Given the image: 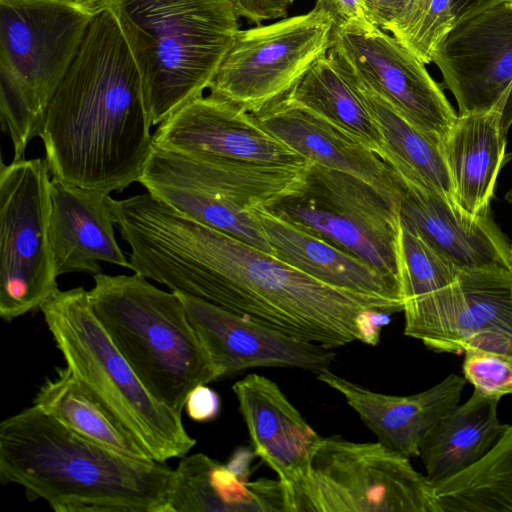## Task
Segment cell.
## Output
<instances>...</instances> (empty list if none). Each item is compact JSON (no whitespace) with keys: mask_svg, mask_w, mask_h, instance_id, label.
<instances>
[{"mask_svg":"<svg viewBox=\"0 0 512 512\" xmlns=\"http://www.w3.org/2000/svg\"><path fill=\"white\" fill-rule=\"evenodd\" d=\"M463 354V377L474 390L497 399L512 394V360L478 349Z\"/></svg>","mask_w":512,"mask_h":512,"instance_id":"1f68e13d","label":"cell"},{"mask_svg":"<svg viewBox=\"0 0 512 512\" xmlns=\"http://www.w3.org/2000/svg\"><path fill=\"white\" fill-rule=\"evenodd\" d=\"M96 12L74 0H0V112L23 158Z\"/></svg>","mask_w":512,"mask_h":512,"instance_id":"52a82bcc","label":"cell"},{"mask_svg":"<svg viewBox=\"0 0 512 512\" xmlns=\"http://www.w3.org/2000/svg\"><path fill=\"white\" fill-rule=\"evenodd\" d=\"M346 79L366 106L380 134L382 159L400 177L456 203L442 146L379 96Z\"/></svg>","mask_w":512,"mask_h":512,"instance_id":"484cf974","label":"cell"},{"mask_svg":"<svg viewBox=\"0 0 512 512\" xmlns=\"http://www.w3.org/2000/svg\"><path fill=\"white\" fill-rule=\"evenodd\" d=\"M287 96L381 157V137L366 106L327 54L309 68Z\"/></svg>","mask_w":512,"mask_h":512,"instance_id":"83f0119b","label":"cell"},{"mask_svg":"<svg viewBox=\"0 0 512 512\" xmlns=\"http://www.w3.org/2000/svg\"><path fill=\"white\" fill-rule=\"evenodd\" d=\"M251 115L263 129L310 164L359 178L398 209L400 186L393 169L342 129L287 95Z\"/></svg>","mask_w":512,"mask_h":512,"instance_id":"e0dca14e","label":"cell"},{"mask_svg":"<svg viewBox=\"0 0 512 512\" xmlns=\"http://www.w3.org/2000/svg\"><path fill=\"white\" fill-rule=\"evenodd\" d=\"M316 376L345 398L378 442L409 459L419 457L423 437L459 404L467 383L452 373L425 391L395 396L369 390L330 370Z\"/></svg>","mask_w":512,"mask_h":512,"instance_id":"d6986e66","label":"cell"},{"mask_svg":"<svg viewBox=\"0 0 512 512\" xmlns=\"http://www.w3.org/2000/svg\"><path fill=\"white\" fill-rule=\"evenodd\" d=\"M503 111L458 114L442 142L456 203L472 215L491 211L506 156Z\"/></svg>","mask_w":512,"mask_h":512,"instance_id":"603a6c76","label":"cell"},{"mask_svg":"<svg viewBox=\"0 0 512 512\" xmlns=\"http://www.w3.org/2000/svg\"><path fill=\"white\" fill-rule=\"evenodd\" d=\"M49 241L57 276L101 273V262L130 269L115 238L110 194L51 179Z\"/></svg>","mask_w":512,"mask_h":512,"instance_id":"44dd1931","label":"cell"},{"mask_svg":"<svg viewBox=\"0 0 512 512\" xmlns=\"http://www.w3.org/2000/svg\"><path fill=\"white\" fill-rule=\"evenodd\" d=\"M113 217L133 272L328 349L360 341L369 309L403 312L402 301L330 286L148 191L118 200Z\"/></svg>","mask_w":512,"mask_h":512,"instance_id":"6da1fadb","label":"cell"},{"mask_svg":"<svg viewBox=\"0 0 512 512\" xmlns=\"http://www.w3.org/2000/svg\"><path fill=\"white\" fill-rule=\"evenodd\" d=\"M499 401L473 390L428 430L419 457L433 484L472 466L497 443L508 426L499 420Z\"/></svg>","mask_w":512,"mask_h":512,"instance_id":"d4e9b609","label":"cell"},{"mask_svg":"<svg viewBox=\"0 0 512 512\" xmlns=\"http://www.w3.org/2000/svg\"><path fill=\"white\" fill-rule=\"evenodd\" d=\"M153 142L172 151L246 162L310 164L263 129L249 112L212 94L190 101L160 123Z\"/></svg>","mask_w":512,"mask_h":512,"instance_id":"2e32d148","label":"cell"},{"mask_svg":"<svg viewBox=\"0 0 512 512\" xmlns=\"http://www.w3.org/2000/svg\"><path fill=\"white\" fill-rule=\"evenodd\" d=\"M74 1L84 4L91 9V6L94 5L96 2H98L99 0H74Z\"/></svg>","mask_w":512,"mask_h":512,"instance_id":"f35d334b","label":"cell"},{"mask_svg":"<svg viewBox=\"0 0 512 512\" xmlns=\"http://www.w3.org/2000/svg\"><path fill=\"white\" fill-rule=\"evenodd\" d=\"M238 17L260 25L263 21L285 17L294 0H231Z\"/></svg>","mask_w":512,"mask_h":512,"instance_id":"836d02e7","label":"cell"},{"mask_svg":"<svg viewBox=\"0 0 512 512\" xmlns=\"http://www.w3.org/2000/svg\"><path fill=\"white\" fill-rule=\"evenodd\" d=\"M232 390L255 456L283 485L301 479L321 436L271 379L252 373L235 382Z\"/></svg>","mask_w":512,"mask_h":512,"instance_id":"ffe728a7","label":"cell"},{"mask_svg":"<svg viewBox=\"0 0 512 512\" xmlns=\"http://www.w3.org/2000/svg\"><path fill=\"white\" fill-rule=\"evenodd\" d=\"M404 334L440 353L478 349L512 360V270L461 269L445 288L403 309Z\"/></svg>","mask_w":512,"mask_h":512,"instance_id":"4fadbf2b","label":"cell"},{"mask_svg":"<svg viewBox=\"0 0 512 512\" xmlns=\"http://www.w3.org/2000/svg\"><path fill=\"white\" fill-rule=\"evenodd\" d=\"M510 257H511V264H512V244L510 245Z\"/></svg>","mask_w":512,"mask_h":512,"instance_id":"60d3db41","label":"cell"},{"mask_svg":"<svg viewBox=\"0 0 512 512\" xmlns=\"http://www.w3.org/2000/svg\"><path fill=\"white\" fill-rule=\"evenodd\" d=\"M170 512H287L282 482L248 481L206 454L181 458L174 469Z\"/></svg>","mask_w":512,"mask_h":512,"instance_id":"cb8c5ba5","label":"cell"},{"mask_svg":"<svg viewBox=\"0 0 512 512\" xmlns=\"http://www.w3.org/2000/svg\"><path fill=\"white\" fill-rule=\"evenodd\" d=\"M314 9L329 15L335 26L352 21L370 22L363 0H317Z\"/></svg>","mask_w":512,"mask_h":512,"instance_id":"d590c367","label":"cell"},{"mask_svg":"<svg viewBox=\"0 0 512 512\" xmlns=\"http://www.w3.org/2000/svg\"><path fill=\"white\" fill-rule=\"evenodd\" d=\"M115 17L159 125L203 95L239 31L231 0H99Z\"/></svg>","mask_w":512,"mask_h":512,"instance_id":"277c9868","label":"cell"},{"mask_svg":"<svg viewBox=\"0 0 512 512\" xmlns=\"http://www.w3.org/2000/svg\"><path fill=\"white\" fill-rule=\"evenodd\" d=\"M220 378L258 367L330 370L335 353L202 299L176 292Z\"/></svg>","mask_w":512,"mask_h":512,"instance_id":"9a60e30c","label":"cell"},{"mask_svg":"<svg viewBox=\"0 0 512 512\" xmlns=\"http://www.w3.org/2000/svg\"><path fill=\"white\" fill-rule=\"evenodd\" d=\"M93 279L89 300L108 336L150 394L182 414L188 394L220 375L179 296L135 272Z\"/></svg>","mask_w":512,"mask_h":512,"instance_id":"5b68a950","label":"cell"},{"mask_svg":"<svg viewBox=\"0 0 512 512\" xmlns=\"http://www.w3.org/2000/svg\"><path fill=\"white\" fill-rule=\"evenodd\" d=\"M399 243L400 283L404 306L450 285L462 269L401 219Z\"/></svg>","mask_w":512,"mask_h":512,"instance_id":"f546056e","label":"cell"},{"mask_svg":"<svg viewBox=\"0 0 512 512\" xmlns=\"http://www.w3.org/2000/svg\"><path fill=\"white\" fill-rule=\"evenodd\" d=\"M141 77L113 14L96 12L50 100L39 137L52 178L110 194L141 174L154 148Z\"/></svg>","mask_w":512,"mask_h":512,"instance_id":"7a4b0ae2","label":"cell"},{"mask_svg":"<svg viewBox=\"0 0 512 512\" xmlns=\"http://www.w3.org/2000/svg\"><path fill=\"white\" fill-rule=\"evenodd\" d=\"M458 114L504 110L512 86V0L454 23L432 54Z\"/></svg>","mask_w":512,"mask_h":512,"instance_id":"5bb4252c","label":"cell"},{"mask_svg":"<svg viewBox=\"0 0 512 512\" xmlns=\"http://www.w3.org/2000/svg\"><path fill=\"white\" fill-rule=\"evenodd\" d=\"M184 409L193 421H211L220 413L221 399L207 384H200L188 394Z\"/></svg>","mask_w":512,"mask_h":512,"instance_id":"e575fe53","label":"cell"},{"mask_svg":"<svg viewBox=\"0 0 512 512\" xmlns=\"http://www.w3.org/2000/svg\"><path fill=\"white\" fill-rule=\"evenodd\" d=\"M40 310L65 366L151 459L187 455L196 440L182 414L145 388L95 316L88 291L58 289Z\"/></svg>","mask_w":512,"mask_h":512,"instance_id":"8992f818","label":"cell"},{"mask_svg":"<svg viewBox=\"0 0 512 512\" xmlns=\"http://www.w3.org/2000/svg\"><path fill=\"white\" fill-rule=\"evenodd\" d=\"M455 21L452 0H421L412 23L395 38L429 64L436 46Z\"/></svg>","mask_w":512,"mask_h":512,"instance_id":"4dcf8cb0","label":"cell"},{"mask_svg":"<svg viewBox=\"0 0 512 512\" xmlns=\"http://www.w3.org/2000/svg\"><path fill=\"white\" fill-rule=\"evenodd\" d=\"M396 177L401 221L432 247L462 269L498 266L512 270L510 243L492 211L472 215L441 195Z\"/></svg>","mask_w":512,"mask_h":512,"instance_id":"ac0fdd59","label":"cell"},{"mask_svg":"<svg viewBox=\"0 0 512 512\" xmlns=\"http://www.w3.org/2000/svg\"><path fill=\"white\" fill-rule=\"evenodd\" d=\"M33 404L76 434L121 454L151 459L65 367L39 388Z\"/></svg>","mask_w":512,"mask_h":512,"instance_id":"4316f807","label":"cell"},{"mask_svg":"<svg viewBox=\"0 0 512 512\" xmlns=\"http://www.w3.org/2000/svg\"><path fill=\"white\" fill-rule=\"evenodd\" d=\"M283 486L287 512H440L433 483L380 442L320 437L307 473Z\"/></svg>","mask_w":512,"mask_h":512,"instance_id":"ba28073f","label":"cell"},{"mask_svg":"<svg viewBox=\"0 0 512 512\" xmlns=\"http://www.w3.org/2000/svg\"><path fill=\"white\" fill-rule=\"evenodd\" d=\"M275 257L330 286L404 303L399 280L357 256L278 217L266 207L248 210Z\"/></svg>","mask_w":512,"mask_h":512,"instance_id":"7402d4cb","label":"cell"},{"mask_svg":"<svg viewBox=\"0 0 512 512\" xmlns=\"http://www.w3.org/2000/svg\"><path fill=\"white\" fill-rule=\"evenodd\" d=\"M327 56L348 79L379 96L442 146L458 113L426 64L392 34L370 22L337 25Z\"/></svg>","mask_w":512,"mask_h":512,"instance_id":"7c38bea8","label":"cell"},{"mask_svg":"<svg viewBox=\"0 0 512 512\" xmlns=\"http://www.w3.org/2000/svg\"><path fill=\"white\" fill-rule=\"evenodd\" d=\"M370 22L394 37L412 23L421 0H363Z\"/></svg>","mask_w":512,"mask_h":512,"instance_id":"d6a6232c","label":"cell"},{"mask_svg":"<svg viewBox=\"0 0 512 512\" xmlns=\"http://www.w3.org/2000/svg\"><path fill=\"white\" fill-rule=\"evenodd\" d=\"M266 208L400 282L398 209L359 178L309 164L302 187Z\"/></svg>","mask_w":512,"mask_h":512,"instance_id":"9c48e42d","label":"cell"},{"mask_svg":"<svg viewBox=\"0 0 512 512\" xmlns=\"http://www.w3.org/2000/svg\"><path fill=\"white\" fill-rule=\"evenodd\" d=\"M433 485L440 512H512V425L479 461Z\"/></svg>","mask_w":512,"mask_h":512,"instance_id":"f1b7e54d","label":"cell"},{"mask_svg":"<svg viewBox=\"0 0 512 512\" xmlns=\"http://www.w3.org/2000/svg\"><path fill=\"white\" fill-rule=\"evenodd\" d=\"M335 24L313 8L302 15L239 30L210 94L250 114L285 97L331 47Z\"/></svg>","mask_w":512,"mask_h":512,"instance_id":"8fae6325","label":"cell"},{"mask_svg":"<svg viewBox=\"0 0 512 512\" xmlns=\"http://www.w3.org/2000/svg\"><path fill=\"white\" fill-rule=\"evenodd\" d=\"M45 158L0 169V316L12 321L59 289L49 241L51 179Z\"/></svg>","mask_w":512,"mask_h":512,"instance_id":"30bf717a","label":"cell"},{"mask_svg":"<svg viewBox=\"0 0 512 512\" xmlns=\"http://www.w3.org/2000/svg\"><path fill=\"white\" fill-rule=\"evenodd\" d=\"M499 1H505V0H499Z\"/></svg>","mask_w":512,"mask_h":512,"instance_id":"b9f144b4","label":"cell"},{"mask_svg":"<svg viewBox=\"0 0 512 512\" xmlns=\"http://www.w3.org/2000/svg\"><path fill=\"white\" fill-rule=\"evenodd\" d=\"M505 200L512 204V187L507 191L505 195Z\"/></svg>","mask_w":512,"mask_h":512,"instance_id":"ab89813d","label":"cell"},{"mask_svg":"<svg viewBox=\"0 0 512 512\" xmlns=\"http://www.w3.org/2000/svg\"><path fill=\"white\" fill-rule=\"evenodd\" d=\"M390 315L379 309L367 310L362 315L359 323L360 341L366 345H377L380 341L382 328L389 323Z\"/></svg>","mask_w":512,"mask_h":512,"instance_id":"8d00e7d4","label":"cell"},{"mask_svg":"<svg viewBox=\"0 0 512 512\" xmlns=\"http://www.w3.org/2000/svg\"><path fill=\"white\" fill-rule=\"evenodd\" d=\"M499 0H452L455 20L458 21L475 12L491 6ZM455 21V22H456Z\"/></svg>","mask_w":512,"mask_h":512,"instance_id":"74e56055","label":"cell"},{"mask_svg":"<svg viewBox=\"0 0 512 512\" xmlns=\"http://www.w3.org/2000/svg\"><path fill=\"white\" fill-rule=\"evenodd\" d=\"M174 469L92 442L32 405L0 423V480L57 512H170Z\"/></svg>","mask_w":512,"mask_h":512,"instance_id":"3957f363","label":"cell"}]
</instances>
